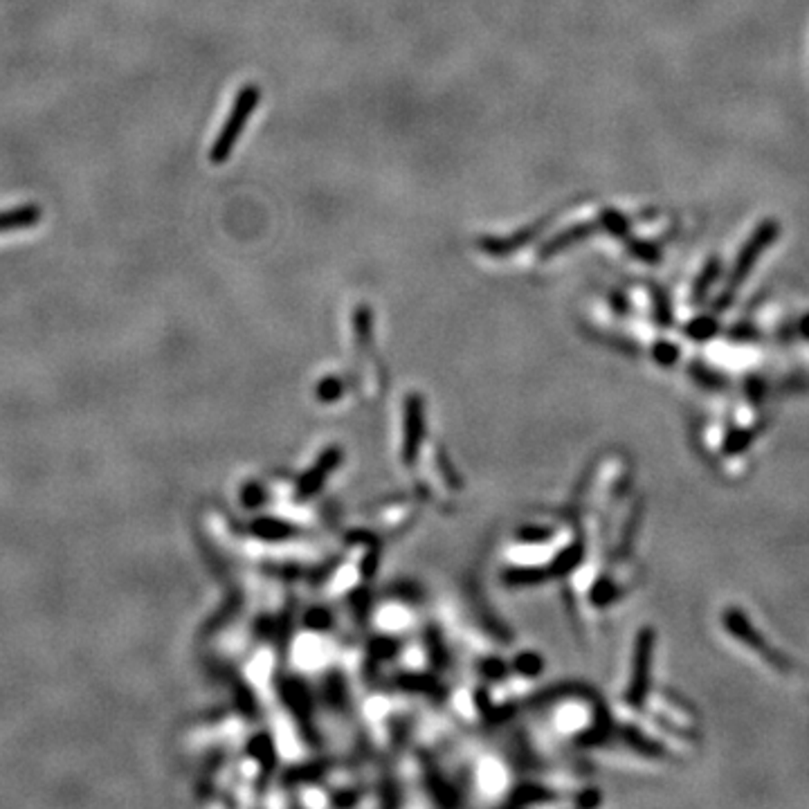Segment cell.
I'll list each match as a JSON object with an SVG mask.
<instances>
[{"mask_svg":"<svg viewBox=\"0 0 809 809\" xmlns=\"http://www.w3.org/2000/svg\"><path fill=\"white\" fill-rule=\"evenodd\" d=\"M261 101V88L256 84H246L238 90L237 99H234L232 110H229L228 119H225L223 128H220L219 137L214 140L209 151V163L211 164H223L229 158V153L237 146L238 137H241L243 128H246L247 119L255 115L256 106Z\"/></svg>","mask_w":809,"mask_h":809,"instance_id":"obj_1","label":"cell"},{"mask_svg":"<svg viewBox=\"0 0 809 809\" xmlns=\"http://www.w3.org/2000/svg\"><path fill=\"white\" fill-rule=\"evenodd\" d=\"M778 234H780V223L774 219L762 220V223L753 229V234L747 238V243L742 246V250H739L733 268H730L729 282H726V291H724V295L720 297V302H717V306H720V303H721V308L729 306V302L733 300L735 291H739V286H742L744 279L749 277V273H751L753 265L758 264V259L762 256V252H765L767 247H769L771 243L778 238Z\"/></svg>","mask_w":809,"mask_h":809,"instance_id":"obj_2","label":"cell"},{"mask_svg":"<svg viewBox=\"0 0 809 809\" xmlns=\"http://www.w3.org/2000/svg\"><path fill=\"white\" fill-rule=\"evenodd\" d=\"M555 216H558L555 211L553 214H546L544 219L533 220L528 228L517 229V232H513L510 237H506V238H499V237L479 238V241H477V246H479V250L488 256H497V259H502V256H510V255H515V250H519V247H524V246H528L531 241H535V238L540 237V234L544 232L551 223H553Z\"/></svg>","mask_w":809,"mask_h":809,"instance_id":"obj_3","label":"cell"},{"mask_svg":"<svg viewBox=\"0 0 809 809\" xmlns=\"http://www.w3.org/2000/svg\"><path fill=\"white\" fill-rule=\"evenodd\" d=\"M596 229H599V223H594V220H587V223H578V225H572V228L563 229V232L555 234V237H551L546 243H542L540 252H537V259L546 261V259H551V256L560 255V252L569 250V247L578 246V243H582L585 238H590Z\"/></svg>","mask_w":809,"mask_h":809,"instance_id":"obj_4","label":"cell"},{"mask_svg":"<svg viewBox=\"0 0 809 809\" xmlns=\"http://www.w3.org/2000/svg\"><path fill=\"white\" fill-rule=\"evenodd\" d=\"M553 724L560 733H581L590 720H587V706L567 702L553 712Z\"/></svg>","mask_w":809,"mask_h":809,"instance_id":"obj_5","label":"cell"},{"mask_svg":"<svg viewBox=\"0 0 809 809\" xmlns=\"http://www.w3.org/2000/svg\"><path fill=\"white\" fill-rule=\"evenodd\" d=\"M41 220V209L34 205H23L14 207V209L0 211V232H7V229H18V228H30V225L39 223Z\"/></svg>","mask_w":809,"mask_h":809,"instance_id":"obj_6","label":"cell"},{"mask_svg":"<svg viewBox=\"0 0 809 809\" xmlns=\"http://www.w3.org/2000/svg\"><path fill=\"white\" fill-rule=\"evenodd\" d=\"M596 223H599V229H603V232L609 234V237H618V238L628 237L629 228H632V220H628L623 214H620V211H614V209L600 211V216Z\"/></svg>","mask_w":809,"mask_h":809,"instance_id":"obj_7","label":"cell"},{"mask_svg":"<svg viewBox=\"0 0 809 809\" xmlns=\"http://www.w3.org/2000/svg\"><path fill=\"white\" fill-rule=\"evenodd\" d=\"M720 270H721V261L720 259H715V256H712V259H708V264L704 265V270H702V274H700V277H697L695 288H693V300L700 302L702 297L706 295L708 288L712 286V282H715V279L720 277Z\"/></svg>","mask_w":809,"mask_h":809,"instance_id":"obj_8","label":"cell"},{"mask_svg":"<svg viewBox=\"0 0 809 809\" xmlns=\"http://www.w3.org/2000/svg\"><path fill=\"white\" fill-rule=\"evenodd\" d=\"M378 623H380V628H385V632H398V629L404 628V625L409 623V614L404 607L392 605V607H387V609L380 611Z\"/></svg>","mask_w":809,"mask_h":809,"instance_id":"obj_9","label":"cell"},{"mask_svg":"<svg viewBox=\"0 0 809 809\" xmlns=\"http://www.w3.org/2000/svg\"><path fill=\"white\" fill-rule=\"evenodd\" d=\"M628 250L632 252L637 259L647 261V264H655V261L661 259V252L655 243H647V241H637V238H629L628 241Z\"/></svg>","mask_w":809,"mask_h":809,"instance_id":"obj_10","label":"cell"},{"mask_svg":"<svg viewBox=\"0 0 809 809\" xmlns=\"http://www.w3.org/2000/svg\"><path fill=\"white\" fill-rule=\"evenodd\" d=\"M712 333H715V321L712 320H695L688 326V335H693L697 339H704Z\"/></svg>","mask_w":809,"mask_h":809,"instance_id":"obj_11","label":"cell"},{"mask_svg":"<svg viewBox=\"0 0 809 809\" xmlns=\"http://www.w3.org/2000/svg\"><path fill=\"white\" fill-rule=\"evenodd\" d=\"M655 356H656V360L661 362V365H673L674 358H677V349H674L673 344H668V342H661L659 347L655 349Z\"/></svg>","mask_w":809,"mask_h":809,"instance_id":"obj_12","label":"cell"},{"mask_svg":"<svg viewBox=\"0 0 809 809\" xmlns=\"http://www.w3.org/2000/svg\"><path fill=\"white\" fill-rule=\"evenodd\" d=\"M801 329H803V333H805V335H807V338H809V315L805 317V320H803Z\"/></svg>","mask_w":809,"mask_h":809,"instance_id":"obj_13","label":"cell"}]
</instances>
